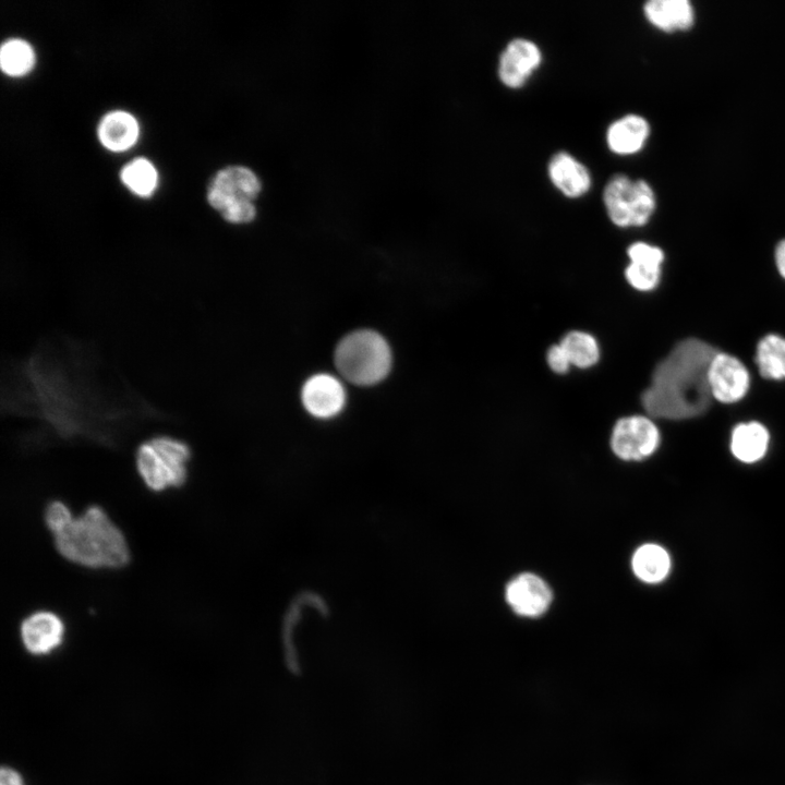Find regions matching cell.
<instances>
[{"mask_svg":"<svg viewBox=\"0 0 785 785\" xmlns=\"http://www.w3.org/2000/svg\"><path fill=\"white\" fill-rule=\"evenodd\" d=\"M122 183L134 194L150 196L158 183L155 166L146 158H135L126 164L120 173Z\"/></svg>","mask_w":785,"mask_h":785,"instance_id":"cell-22","label":"cell"},{"mask_svg":"<svg viewBox=\"0 0 785 785\" xmlns=\"http://www.w3.org/2000/svg\"><path fill=\"white\" fill-rule=\"evenodd\" d=\"M631 566L635 575L643 582L657 583L666 578L671 569L667 552L656 544H644L633 554Z\"/></svg>","mask_w":785,"mask_h":785,"instance_id":"cell-20","label":"cell"},{"mask_svg":"<svg viewBox=\"0 0 785 785\" xmlns=\"http://www.w3.org/2000/svg\"><path fill=\"white\" fill-rule=\"evenodd\" d=\"M542 61L540 48L531 40L516 38L499 57L498 76L508 87L522 86Z\"/></svg>","mask_w":785,"mask_h":785,"instance_id":"cell-12","label":"cell"},{"mask_svg":"<svg viewBox=\"0 0 785 785\" xmlns=\"http://www.w3.org/2000/svg\"><path fill=\"white\" fill-rule=\"evenodd\" d=\"M191 457V447L184 440L170 435H156L137 446L135 466L144 484L159 493L184 485Z\"/></svg>","mask_w":785,"mask_h":785,"instance_id":"cell-5","label":"cell"},{"mask_svg":"<svg viewBox=\"0 0 785 785\" xmlns=\"http://www.w3.org/2000/svg\"><path fill=\"white\" fill-rule=\"evenodd\" d=\"M650 135V124L639 114H626L607 129L608 148L618 155H631L644 146Z\"/></svg>","mask_w":785,"mask_h":785,"instance_id":"cell-16","label":"cell"},{"mask_svg":"<svg viewBox=\"0 0 785 785\" xmlns=\"http://www.w3.org/2000/svg\"><path fill=\"white\" fill-rule=\"evenodd\" d=\"M603 201L612 222L624 228L645 225L656 207L652 186L645 180H632L625 174H615L608 180Z\"/></svg>","mask_w":785,"mask_h":785,"instance_id":"cell-7","label":"cell"},{"mask_svg":"<svg viewBox=\"0 0 785 785\" xmlns=\"http://www.w3.org/2000/svg\"><path fill=\"white\" fill-rule=\"evenodd\" d=\"M34 64L35 52L26 40L11 38L2 44L0 65L7 75L23 76L34 68Z\"/></svg>","mask_w":785,"mask_h":785,"instance_id":"cell-23","label":"cell"},{"mask_svg":"<svg viewBox=\"0 0 785 785\" xmlns=\"http://www.w3.org/2000/svg\"><path fill=\"white\" fill-rule=\"evenodd\" d=\"M0 785H24L21 775L10 769L2 768L0 773Z\"/></svg>","mask_w":785,"mask_h":785,"instance_id":"cell-26","label":"cell"},{"mask_svg":"<svg viewBox=\"0 0 785 785\" xmlns=\"http://www.w3.org/2000/svg\"><path fill=\"white\" fill-rule=\"evenodd\" d=\"M708 384L712 399L721 403H734L747 395L750 374L738 358L717 351L708 370Z\"/></svg>","mask_w":785,"mask_h":785,"instance_id":"cell-9","label":"cell"},{"mask_svg":"<svg viewBox=\"0 0 785 785\" xmlns=\"http://www.w3.org/2000/svg\"><path fill=\"white\" fill-rule=\"evenodd\" d=\"M754 360L762 377L773 381L785 379V338L776 334L761 338Z\"/></svg>","mask_w":785,"mask_h":785,"instance_id":"cell-21","label":"cell"},{"mask_svg":"<svg viewBox=\"0 0 785 785\" xmlns=\"http://www.w3.org/2000/svg\"><path fill=\"white\" fill-rule=\"evenodd\" d=\"M262 192L256 172L241 165L227 166L212 178L207 202L229 224L252 222L257 214L255 201Z\"/></svg>","mask_w":785,"mask_h":785,"instance_id":"cell-6","label":"cell"},{"mask_svg":"<svg viewBox=\"0 0 785 785\" xmlns=\"http://www.w3.org/2000/svg\"><path fill=\"white\" fill-rule=\"evenodd\" d=\"M347 396L342 382L327 373L309 377L301 389V401L304 409L314 418L331 419L338 415Z\"/></svg>","mask_w":785,"mask_h":785,"instance_id":"cell-10","label":"cell"},{"mask_svg":"<svg viewBox=\"0 0 785 785\" xmlns=\"http://www.w3.org/2000/svg\"><path fill=\"white\" fill-rule=\"evenodd\" d=\"M138 134L137 120L122 110H114L104 116L97 129L99 142L111 152L129 149L136 143Z\"/></svg>","mask_w":785,"mask_h":785,"instance_id":"cell-18","label":"cell"},{"mask_svg":"<svg viewBox=\"0 0 785 785\" xmlns=\"http://www.w3.org/2000/svg\"><path fill=\"white\" fill-rule=\"evenodd\" d=\"M769 442V431L762 423H739L732 431L730 450L739 461L752 463L766 454Z\"/></svg>","mask_w":785,"mask_h":785,"instance_id":"cell-19","label":"cell"},{"mask_svg":"<svg viewBox=\"0 0 785 785\" xmlns=\"http://www.w3.org/2000/svg\"><path fill=\"white\" fill-rule=\"evenodd\" d=\"M1 412L36 422L24 450L93 444L118 449L147 423L169 415L144 398L85 341L57 334L39 340L1 373Z\"/></svg>","mask_w":785,"mask_h":785,"instance_id":"cell-1","label":"cell"},{"mask_svg":"<svg viewBox=\"0 0 785 785\" xmlns=\"http://www.w3.org/2000/svg\"><path fill=\"white\" fill-rule=\"evenodd\" d=\"M718 350L698 338L675 345L660 361L650 386L641 395L644 410L653 418L686 420L705 413L712 396L708 370Z\"/></svg>","mask_w":785,"mask_h":785,"instance_id":"cell-2","label":"cell"},{"mask_svg":"<svg viewBox=\"0 0 785 785\" xmlns=\"http://www.w3.org/2000/svg\"><path fill=\"white\" fill-rule=\"evenodd\" d=\"M548 176L552 183L571 198L584 195L591 186L589 170L566 152H559L551 158Z\"/></svg>","mask_w":785,"mask_h":785,"instance_id":"cell-15","label":"cell"},{"mask_svg":"<svg viewBox=\"0 0 785 785\" xmlns=\"http://www.w3.org/2000/svg\"><path fill=\"white\" fill-rule=\"evenodd\" d=\"M20 633L23 645L29 653L43 655L62 643L64 624L51 611H37L23 619Z\"/></svg>","mask_w":785,"mask_h":785,"instance_id":"cell-13","label":"cell"},{"mask_svg":"<svg viewBox=\"0 0 785 785\" xmlns=\"http://www.w3.org/2000/svg\"><path fill=\"white\" fill-rule=\"evenodd\" d=\"M643 11L652 25L668 33L689 29L696 17L695 8L688 0H650Z\"/></svg>","mask_w":785,"mask_h":785,"instance_id":"cell-17","label":"cell"},{"mask_svg":"<svg viewBox=\"0 0 785 785\" xmlns=\"http://www.w3.org/2000/svg\"><path fill=\"white\" fill-rule=\"evenodd\" d=\"M660 440V431L650 418L630 415L615 423L611 435V447L623 460H642L656 450Z\"/></svg>","mask_w":785,"mask_h":785,"instance_id":"cell-8","label":"cell"},{"mask_svg":"<svg viewBox=\"0 0 785 785\" xmlns=\"http://www.w3.org/2000/svg\"><path fill=\"white\" fill-rule=\"evenodd\" d=\"M627 254L630 263L625 276L629 285L639 291L655 289L662 276L663 250L645 242H635Z\"/></svg>","mask_w":785,"mask_h":785,"instance_id":"cell-14","label":"cell"},{"mask_svg":"<svg viewBox=\"0 0 785 785\" xmlns=\"http://www.w3.org/2000/svg\"><path fill=\"white\" fill-rule=\"evenodd\" d=\"M334 361L339 375L347 382L358 386H372L389 374L392 354L381 334L360 329L348 334L338 342Z\"/></svg>","mask_w":785,"mask_h":785,"instance_id":"cell-4","label":"cell"},{"mask_svg":"<svg viewBox=\"0 0 785 785\" xmlns=\"http://www.w3.org/2000/svg\"><path fill=\"white\" fill-rule=\"evenodd\" d=\"M506 601L512 611L523 617H539L552 602V591L536 575L524 572L515 577L506 587Z\"/></svg>","mask_w":785,"mask_h":785,"instance_id":"cell-11","label":"cell"},{"mask_svg":"<svg viewBox=\"0 0 785 785\" xmlns=\"http://www.w3.org/2000/svg\"><path fill=\"white\" fill-rule=\"evenodd\" d=\"M775 265L780 275L785 279V239L781 240L774 252Z\"/></svg>","mask_w":785,"mask_h":785,"instance_id":"cell-27","label":"cell"},{"mask_svg":"<svg viewBox=\"0 0 785 785\" xmlns=\"http://www.w3.org/2000/svg\"><path fill=\"white\" fill-rule=\"evenodd\" d=\"M546 361L551 370L558 374L566 373L571 366L564 348L559 343L552 346L547 350Z\"/></svg>","mask_w":785,"mask_h":785,"instance_id":"cell-25","label":"cell"},{"mask_svg":"<svg viewBox=\"0 0 785 785\" xmlns=\"http://www.w3.org/2000/svg\"><path fill=\"white\" fill-rule=\"evenodd\" d=\"M559 345L564 348L570 364L577 367L593 366L600 359L597 341L588 333L570 331L563 337Z\"/></svg>","mask_w":785,"mask_h":785,"instance_id":"cell-24","label":"cell"},{"mask_svg":"<svg viewBox=\"0 0 785 785\" xmlns=\"http://www.w3.org/2000/svg\"><path fill=\"white\" fill-rule=\"evenodd\" d=\"M57 552L70 563L92 569H121L131 559L122 531L98 505L78 517L64 511L46 524Z\"/></svg>","mask_w":785,"mask_h":785,"instance_id":"cell-3","label":"cell"}]
</instances>
